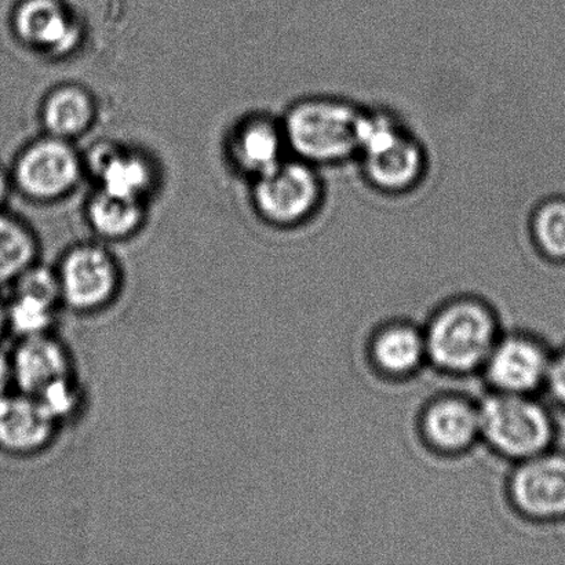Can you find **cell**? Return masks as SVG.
I'll return each mask as SVG.
<instances>
[{
    "instance_id": "obj_1",
    "label": "cell",
    "mask_w": 565,
    "mask_h": 565,
    "mask_svg": "<svg viewBox=\"0 0 565 565\" xmlns=\"http://www.w3.org/2000/svg\"><path fill=\"white\" fill-rule=\"evenodd\" d=\"M424 334L428 363L452 375L483 370L502 335L494 310L472 297L443 305L431 315Z\"/></svg>"
},
{
    "instance_id": "obj_2",
    "label": "cell",
    "mask_w": 565,
    "mask_h": 565,
    "mask_svg": "<svg viewBox=\"0 0 565 565\" xmlns=\"http://www.w3.org/2000/svg\"><path fill=\"white\" fill-rule=\"evenodd\" d=\"M363 113L340 98L302 99L281 121L287 147L312 166L345 162L358 157Z\"/></svg>"
},
{
    "instance_id": "obj_3",
    "label": "cell",
    "mask_w": 565,
    "mask_h": 565,
    "mask_svg": "<svg viewBox=\"0 0 565 565\" xmlns=\"http://www.w3.org/2000/svg\"><path fill=\"white\" fill-rule=\"evenodd\" d=\"M10 360L17 391L39 398L61 424L77 412L81 390L74 360L52 331L21 337Z\"/></svg>"
},
{
    "instance_id": "obj_4",
    "label": "cell",
    "mask_w": 565,
    "mask_h": 565,
    "mask_svg": "<svg viewBox=\"0 0 565 565\" xmlns=\"http://www.w3.org/2000/svg\"><path fill=\"white\" fill-rule=\"evenodd\" d=\"M479 407L481 439L500 457L518 463L555 445L556 420L536 396L490 392Z\"/></svg>"
},
{
    "instance_id": "obj_5",
    "label": "cell",
    "mask_w": 565,
    "mask_h": 565,
    "mask_svg": "<svg viewBox=\"0 0 565 565\" xmlns=\"http://www.w3.org/2000/svg\"><path fill=\"white\" fill-rule=\"evenodd\" d=\"M365 179L376 190L403 193L423 179L426 154L407 127L390 113H363L359 153Z\"/></svg>"
},
{
    "instance_id": "obj_6",
    "label": "cell",
    "mask_w": 565,
    "mask_h": 565,
    "mask_svg": "<svg viewBox=\"0 0 565 565\" xmlns=\"http://www.w3.org/2000/svg\"><path fill=\"white\" fill-rule=\"evenodd\" d=\"M254 204L268 223L292 226L310 218L323 201V185L315 166L301 159L282 160L257 177Z\"/></svg>"
},
{
    "instance_id": "obj_7",
    "label": "cell",
    "mask_w": 565,
    "mask_h": 565,
    "mask_svg": "<svg viewBox=\"0 0 565 565\" xmlns=\"http://www.w3.org/2000/svg\"><path fill=\"white\" fill-rule=\"evenodd\" d=\"M55 273L63 305L76 313L107 308L120 290L118 263L107 248L94 243L72 247Z\"/></svg>"
},
{
    "instance_id": "obj_8",
    "label": "cell",
    "mask_w": 565,
    "mask_h": 565,
    "mask_svg": "<svg viewBox=\"0 0 565 565\" xmlns=\"http://www.w3.org/2000/svg\"><path fill=\"white\" fill-rule=\"evenodd\" d=\"M512 507L533 522L565 520V452L551 450L516 463L508 483Z\"/></svg>"
},
{
    "instance_id": "obj_9",
    "label": "cell",
    "mask_w": 565,
    "mask_h": 565,
    "mask_svg": "<svg viewBox=\"0 0 565 565\" xmlns=\"http://www.w3.org/2000/svg\"><path fill=\"white\" fill-rule=\"evenodd\" d=\"M552 358L539 337L516 332L500 337L481 371L491 392L536 396L546 390Z\"/></svg>"
},
{
    "instance_id": "obj_10",
    "label": "cell",
    "mask_w": 565,
    "mask_h": 565,
    "mask_svg": "<svg viewBox=\"0 0 565 565\" xmlns=\"http://www.w3.org/2000/svg\"><path fill=\"white\" fill-rule=\"evenodd\" d=\"M82 169V160L70 141L49 135L22 152L15 166V181L33 201L52 202L74 190Z\"/></svg>"
},
{
    "instance_id": "obj_11",
    "label": "cell",
    "mask_w": 565,
    "mask_h": 565,
    "mask_svg": "<svg viewBox=\"0 0 565 565\" xmlns=\"http://www.w3.org/2000/svg\"><path fill=\"white\" fill-rule=\"evenodd\" d=\"M419 426L435 451L457 456L481 439L479 403L461 395L436 397L420 413Z\"/></svg>"
},
{
    "instance_id": "obj_12",
    "label": "cell",
    "mask_w": 565,
    "mask_h": 565,
    "mask_svg": "<svg viewBox=\"0 0 565 565\" xmlns=\"http://www.w3.org/2000/svg\"><path fill=\"white\" fill-rule=\"evenodd\" d=\"M13 285V297L8 301L10 331L21 338L52 330L63 305L55 269L33 264Z\"/></svg>"
},
{
    "instance_id": "obj_13",
    "label": "cell",
    "mask_w": 565,
    "mask_h": 565,
    "mask_svg": "<svg viewBox=\"0 0 565 565\" xmlns=\"http://www.w3.org/2000/svg\"><path fill=\"white\" fill-rule=\"evenodd\" d=\"M60 425L39 398L11 392L0 402V450L10 456H32L53 441Z\"/></svg>"
},
{
    "instance_id": "obj_14",
    "label": "cell",
    "mask_w": 565,
    "mask_h": 565,
    "mask_svg": "<svg viewBox=\"0 0 565 565\" xmlns=\"http://www.w3.org/2000/svg\"><path fill=\"white\" fill-rule=\"evenodd\" d=\"M371 363L387 379H408L428 363L424 329L396 321L381 327L369 345Z\"/></svg>"
},
{
    "instance_id": "obj_15",
    "label": "cell",
    "mask_w": 565,
    "mask_h": 565,
    "mask_svg": "<svg viewBox=\"0 0 565 565\" xmlns=\"http://www.w3.org/2000/svg\"><path fill=\"white\" fill-rule=\"evenodd\" d=\"M19 36L32 47L50 53H68L79 32L76 22L57 0H25L14 15Z\"/></svg>"
},
{
    "instance_id": "obj_16",
    "label": "cell",
    "mask_w": 565,
    "mask_h": 565,
    "mask_svg": "<svg viewBox=\"0 0 565 565\" xmlns=\"http://www.w3.org/2000/svg\"><path fill=\"white\" fill-rule=\"evenodd\" d=\"M88 166L99 182V190L140 201L151 190V164L141 154L124 147L98 143L88 158Z\"/></svg>"
},
{
    "instance_id": "obj_17",
    "label": "cell",
    "mask_w": 565,
    "mask_h": 565,
    "mask_svg": "<svg viewBox=\"0 0 565 565\" xmlns=\"http://www.w3.org/2000/svg\"><path fill=\"white\" fill-rule=\"evenodd\" d=\"M286 149L282 125L268 116L246 120L237 129L232 143L235 162L256 179L280 164Z\"/></svg>"
},
{
    "instance_id": "obj_18",
    "label": "cell",
    "mask_w": 565,
    "mask_h": 565,
    "mask_svg": "<svg viewBox=\"0 0 565 565\" xmlns=\"http://www.w3.org/2000/svg\"><path fill=\"white\" fill-rule=\"evenodd\" d=\"M94 118L96 104L86 88L81 86H60L44 99L42 119L50 136L70 141L87 131Z\"/></svg>"
},
{
    "instance_id": "obj_19",
    "label": "cell",
    "mask_w": 565,
    "mask_h": 565,
    "mask_svg": "<svg viewBox=\"0 0 565 565\" xmlns=\"http://www.w3.org/2000/svg\"><path fill=\"white\" fill-rule=\"evenodd\" d=\"M143 201L99 190L87 203V220L105 239L118 241L135 234L142 225Z\"/></svg>"
},
{
    "instance_id": "obj_20",
    "label": "cell",
    "mask_w": 565,
    "mask_h": 565,
    "mask_svg": "<svg viewBox=\"0 0 565 565\" xmlns=\"http://www.w3.org/2000/svg\"><path fill=\"white\" fill-rule=\"evenodd\" d=\"M38 243L24 224L0 215V286L10 285L36 264Z\"/></svg>"
},
{
    "instance_id": "obj_21",
    "label": "cell",
    "mask_w": 565,
    "mask_h": 565,
    "mask_svg": "<svg viewBox=\"0 0 565 565\" xmlns=\"http://www.w3.org/2000/svg\"><path fill=\"white\" fill-rule=\"evenodd\" d=\"M531 236L542 257L565 263V198L545 199L531 217Z\"/></svg>"
},
{
    "instance_id": "obj_22",
    "label": "cell",
    "mask_w": 565,
    "mask_h": 565,
    "mask_svg": "<svg viewBox=\"0 0 565 565\" xmlns=\"http://www.w3.org/2000/svg\"><path fill=\"white\" fill-rule=\"evenodd\" d=\"M550 393L553 403L565 412V343L553 352L550 379H547L546 390Z\"/></svg>"
},
{
    "instance_id": "obj_23",
    "label": "cell",
    "mask_w": 565,
    "mask_h": 565,
    "mask_svg": "<svg viewBox=\"0 0 565 565\" xmlns=\"http://www.w3.org/2000/svg\"><path fill=\"white\" fill-rule=\"evenodd\" d=\"M14 387L13 370H11L10 354L0 351V402L9 396Z\"/></svg>"
},
{
    "instance_id": "obj_24",
    "label": "cell",
    "mask_w": 565,
    "mask_h": 565,
    "mask_svg": "<svg viewBox=\"0 0 565 565\" xmlns=\"http://www.w3.org/2000/svg\"><path fill=\"white\" fill-rule=\"evenodd\" d=\"M8 331H10L8 301L0 298V341Z\"/></svg>"
},
{
    "instance_id": "obj_25",
    "label": "cell",
    "mask_w": 565,
    "mask_h": 565,
    "mask_svg": "<svg viewBox=\"0 0 565 565\" xmlns=\"http://www.w3.org/2000/svg\"><path fill=\"white\" fill-rule=\"evenodd\" d=\"M8 179H6V175L2 170H0V204L3 203L6 195H8Z\"/></svg>"
}]
</instances>
